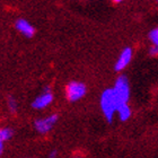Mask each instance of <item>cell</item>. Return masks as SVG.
<instances>
[{"instance_id": "cell-1", "label": "cell", "mask_w": 158, "mask_h": 158, "mask_svg": "<svg viewBox=\"0 0 158 158\" xmlns=\"http://www.w3.org/2000/svg\"><path fill=\"white\" fill-rule=\"evenodd\" d=\"M118 101L115 98L113 88H107L102 93L101 95V109L103 114L109 122H112L114 114L118 111Z\"/></svg>"}, {"instance_id": "cell-2", "label": "cell", "mask_w": 158, "mask_h": 158, "mask_svg": "<svg viewBox=\"0 0 158 158\" xmlns=\"http://www.w3.org/2000/svg\"><path fill=\"white\" fill-rule=\"evenodd\" d=\"M113 92H114L118 106L128 104V101L130 98V87H129L128 78L123 75L118 76L115 81V85L113 87Z\"/></svg>"}, {"instance_id": "cell-3", "label": "cell", "mask_w": 158, "mask_h": 158, "mask_svg": "<svg viewBox=\"0 0 158 158\" xmlns=\"http://www.w3.org/2000/svg\"><path fill=\"white\" fill-rule=\"evenodd\" d=\"M86 86L82 82L79 81H71L68 84L66 88V94L67 98L69 99L70 102H76L82 98L86 94Z\"/></svg>"}, {"instance_id": "cell-4", "label": "cell", "mask_w": 158, "mask_h": 158, "mask_svg": "<svg viewBox=\"0 0 158 158\" xmlns=\"http://www.w3.org/2000/svg\"><path fill=\"white\" fill-rule=\"evenodd\" d=\"M58 121V115L56 114H52V115L46 116L44 118H39L34 122V127L36 129V131L39 133H48V132L53 128V125L56 124Z\"/></svg>"}, {"instance_id": "cell-5", "label": "cell", "mask_w": 158, "mask_h": 158, "mask_svg": "<svg viewBox=\"0 0 158 158\" xmlns=\"http://www.w3.org/2000/svg\"><path fill=\"white\" fill-rule=\"evenodd\" d=\"M52 101H53V94L51 93L49 87H45L42 94L34 99L32 105H33L34 109L42 110V109H45L46 106H49L52 103Z\"/></svg>"}, {"instance_id": "cell-6", "label": "cell", "mask_w": 158, "mask_h": 158, "mask_svg": "<svg viewBox=\"0 0 158 158\" xmlns=\"http://www.w3.org/2000/svg\"><path fill=\"white\" fill-rule=\"evenodd\" d=\"M132 59V49L131 48H125L118 56V59L115 63V70L116 71H121L131 62Z\"/></svg>"}, {"instance_id": "cell-7", "label": "cell", "mask_w": 158, "mask_h": 158, "mask_svg": "<svg viewBox=\"0 0 158 158\" xmlns=\"http://www.w3.org/2000/svg\"><path fill=\"white\" fill-rule=\"evenodd\" d=\"M15 26L18 31H19L20 33L23 34L24 36L26 37H32L35 33V30H34V27L31 25L27 20L25 19H18L16 20V24H15Z\"/></svg>"}, {"instance_id": "cell-8", "label": "cell", "mask_w": 158, "mask_h": 158, "mask_svg": "<svg viewBox=\"0 0 158 158\" xmlns=\"http://www.w3.org/2000/svg\"><path fill=\"white\" fill-rule=\"evenodd\" d=\"M116 113H118V115L121 121H127L131 116V109H130V106L128 104H124V105L118 106Z\"/></svg>"}, {"instance_id": "cell-9", "label": "cell", "mask_w": 158, "mask_h": 158, "mask_svg": "<svg viewBox=\"0 0 158 158\" xmlns=\"http://www.w3.org/2000/svg\"><path fill=\"white\" fill-rule=\"evenodd\" d=\"M13 137V130L8 128H0V141L9 140Z\"/></svg>"}, {"instance_id": "cell-10", "label": "cell", "mask_w": 158, "mask_h": 158, "mask_svg": "<svg viewBox=\"0 0 158 158\" xmlns=\"http://www.w3.org/2000/svg\"><path fill=\"white\" fill-rule=\"evenodd\" d=\"M8 109L10 110V112L15 113L18 109V105H17V102L15 101L14 97H8Z\"/></svg>"}, {"instance_id": "cell-11", "label": "cell", "mask_w": 158, "mask_h": 158, "mask_svg": "<svg viewBox=\"0 0 158 158\" xmlns=\"http://www.w3.org/2000/svg\"><path fill=\"white\" fill-rule=\"evenodd\" d=\"M149 39L152 40V44L155 46H158V28L152 30L149 34Z\"/></svg>"}, {"instance_id": "cell-12", "label": "cell", "mask_w": 158, "mask_h": 158, "mask_svg": "<svg viewBox=\"0 0 158 158\" xmlns=\"http://www.w3.org/2000/svg\"><path fill=\"white\" fill-rule=\"evenodd\" d=\"M149 53H150V56H158V46L152 45V49L149 50Z\"/></svg>"}, {"instance_id": "cell-13", "label": "cell", "mask_w": 158, "mask_h": 158, "mask_svg": "<svg viewBox=\"0 0 158 158\" xmlns=\"http://www.w3.org/2000/svg\"><path fill=\"white\" fill-rule=\"evenodd\" d=\"M56 155H58V152H56V150H53V152H50L49 158H56Z\"/></svg>"}, {"instance_id": "cell-14", "label": "cell", "mask_w": 158, "mask_h": 158, "mask_svg": "<svg viewBox=\"0 0 158 158\" xmlns=\"http://www.w3.org/2000/svg\"><path fill=\"white\" fill-rule=\"evenodd\" d=\"M2 149H3V145H2V141H0V155H1V152H2Z\"/></svg>"}, {"instance_id": "cell-15", "label": "cell", "mask_w": 158, "mask_h": 158, "mask_svg": "<svg viewBox=\"0 0 158 158\" xmlns=\"http://www.w3.org/2000/svg\"><path fill=\"white\" fill-rule=\"evenodd\" d=\"M73 158H82V157H79V156H77V157H73Z\"/></svg>"}]
</instances>
